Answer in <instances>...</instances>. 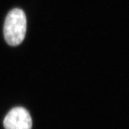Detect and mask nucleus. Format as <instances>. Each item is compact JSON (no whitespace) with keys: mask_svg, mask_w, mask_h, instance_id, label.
Instances as JSON below:
<instances>
[{"mask_svg":"<svg viewBox=\"0 0 129 129\" xmlns=\"http://www.w3.org/2000/svg\"><path fill=\"white\" fill-rule=\"evenodd\" d=\"M26 17L20 9H14L8 13L4 23V38L8 44L17 46L20 44L26 35Z\"/></svg>","mask_w":129,"mask_h":129,"instance_id":"1","label":"nucleus"},{"mask_svg":"<svg viewBox=\"0 0 129 129\" xmlns=\"http://www.w3.org/2000/svg\"><path fill=\"white\" fill-rule=\"evenodd\" d=\"M3 124L5 129H31L32 119L25 108L17 107L6 114Z\"/></svg>","mask_w":129,"mask_h":129,"instance_id":"2","label":"nucleus"}]
</instances>
